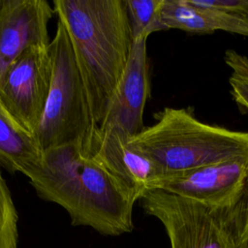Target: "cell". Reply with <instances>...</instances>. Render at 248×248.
<instances>
[{"label":"cell","mask_w":248,"mask_h":248,"mask_svg":"<svg viewBox=\"0 0 248 248\" xmlns=\"http://www.w3.org/2000/svg\"><path fill=\"white\" fill-rule=\"evenodd\" d=\"M22 174L39 198L62 206L74 226H88L111 236L134 228L135 202L78 145L43 151L40 162Z\"/></svg>","instance_id":"1"},{"label":"cell","mask_w":248,"mask_h":248,"mask_svg":"<svg viewBox=\"0 0 248 248\" xmlns=\"http://www.w3.org/2000/svg\"><path fill=\"white\" fill-rule=\"evenodd\" d=\"M69 35L99 127L122 79L133 46L126 0H53Z\"/></svg>","instance_id":"2"},{"label":"cell","mask_w":248,"mask_h":248,"mask_svg":"<svg viewBox=\"0 0 248 248\" xmlns=\"http://www.w3.org/2000/svg\"><path fill=\"white\" fill-rule=\"evenodd\" d=\"M154 117L128 142L160 175L248 157V132L203 123L188 108H165Z\"/></svg>","instance_id":"3"},{"label":"cell","mask_w":248,"mask_h":248,"mask_svg":"<svg viewBox=\"0 0 248 248\" xmlns=\"http://www.w3.org/2000/svg\"><path fill=\"white\" fill-rule=\"evenodd\" d=\"M164 226L171 248H248V183L230 202L212 205L158 190L139 200Z\"/></svg>","instance_id":"4"},{"label":"cell","mask_w":248,"mask_h":248,"mask_svg":"<svg viewBox=\"0 0 248 248\" xmlns=\"http://www.w3.org/2000/svg\"><path fill=\"white\" fill-rule=\"evenodd\" d=\"M49 50L52 79L34 139L42 152L74 144L88 155L98 127L93 119L69 35L58 18Z\"/></svg>","instance_id":"5"},{"label":"cell","mask_w":248,"mask_h":248,"mask_svg":"<svg viewBox=\"0 0 248 248\" xmlns=\"http://www.w3.org/2000/svg\"><path fill=\"white\" fill-rule=\"evenodd\" d=\"M51 79L49 45H39L26 48L0 81V104L33 138L46 108Z\"/></svg>","instance_id":"6"},{"label":"cell","mask_w":248,"mask_h":248,"mask_svg":"<svg viewBox=\"0 0 248 248\" xmlns=\"http://www.w3.org/2000/svg\"><path fill=\"white\" fill-rule=\"evenodd\" d=\"M248 183V157L185 171L162 174L151 188L205 204L218 205L235 199Z\"/></svg>","instance_id":"7"},{"label":"cell","mask_w":248,"mask_h":248,"mask_svg":"<svg viewBox=\"0 0 248 248\" xmlns=\"http://www.w3.org/2000/svg\"><path fill=\"white\" fill-rule=\"evenodd\" d=\"M117 126L98 127L88 156L99 163L136 202L160 175L151 161L134 150Z\"/></svg>","instance_id":"8"},{"label":"cell","mask_w":248,"mask_h":248,"mask_svg":"<svg viewBox=\"0 0 248 248\" xmlns=\"http://www.w3.org/2000/svg\"><path fill=\"white\" fill-rule=\"evenodd\" d=\"M53 15L46 0H1L0 81L26 48L50 44L47 25Z\"/></svg>","instance_id":"9"},{"label":"cell","mask_w":248,"mask_h":248,"mask_svg":"<svg viewBox=\"0 0 248 248\" xmlns=\"http://www.w3.org/2000/svg\"><path fill=\"white\" fill-rule=\"evenodd\" d=\"M146 42L147 38L134 41L122 79L99 127L117 126L131 138L144 128L143 111L150 93Z\"/></svg>","instance_id":"10"},{"label":"cell","mask_w":248,"mask_h":248,"mask_svg":"<svg viewBox=\"0 0 248 248\" xmlns=\"http://www.w3.org/2000/svg\"><path fill=\"white\" fill-rule=\"evenodd\" d=\"M160 22L164 30L202 34L225 31L248 37V16L198 7L190 0H163Z\"/></svg>","instance_id":"11"},{"label":"cell","mask_w":248,"mask_h":248,"mask_svg":"<svg viewBox=\"0 0 248 248\" xmlns=\"http://www.w3.org/2000/svg\"><path fill=\"white\" fill-rule=\"evenodd\" d=\"M41 158L42 151L35 139L0 104V168L10 174L22 173L37 165Z\"/></svg>","instance_id":"12"},{"label":"cell","mask_w":248,"mask_h":248,"mask_svg":"<svg viewBox=\"0 0 248 248\" xmlns=\"http://www.w3.org/2000/svg\"><path fill=\"white\" fill-rule=\"evenodd\" d=\"M162 3L163 0H126L133 41L164 30L160 22Z\"/></svg>","instance_id":"13"},{"label":"cell","mask_w":248,"mask_h":248,"mask_svg":"<svg viewBox=\"0 0 248 248\" xmlns=\"http://www.w3.org/2000/svg\"><path fill=\"white\" fill-rule=\"evenodd\" d=\"M17 212L0 168V248H16Z\"/></svg>","instance_id":"14"},{"label":"cell","mask_w":248,"mask_h":248,"mask_svg":"<svg viewBox=\"0 0 248 248\" xmlns=\"http://www.w3.org/2000/svg\"><path fill=\"white\" fill-rule=\"evenodd\" d=\"M224 60L231 70L232 96L239 108L248 111V57L234 49H227Z\"/></svg>","instance_id":"15"},{"label":"cell","mask_w":248,"mask_h":248,"mask_svg":"<svg viewBox=\"0 0 248 248\" xmlns=\"http://www.w3.org/2000/svg\"><path fill=\"white\" fill-rule=\"evenodd\" d=\"M198 7L248 16V0H190Z\"/></svg>","instance_id":"16"},{"label":"cell","mask_w":248,"mask_h":248,"mask_svg":"<svg viewBox=\"0 0 248 248\" xmlns=\"http://www.w3.org/2000/svg\"><path fill=\"white\" fill-rule=\"evenodd\" d=\"M0 2H1V0H0Z\"/></svg>","instance_id":"17"}]
</instances>
